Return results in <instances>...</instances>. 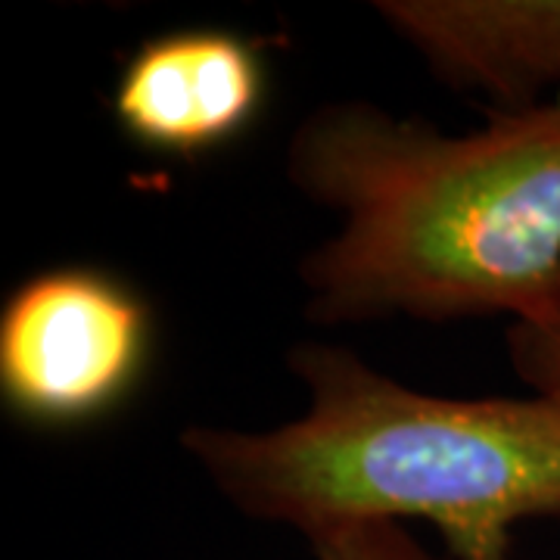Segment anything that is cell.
<instances>
[{"label": "cell", "mask_w": 560, "mask_h": 560, "mask_svg": "<svg viewBox=\"0 0 560 560\" xmlns=\"http://www.w3.org/2000/svg\"><path fill=\"white\" fill-rule=\"evenodd\" d=\"M283 175L337 215L300 261L312 324H533L560 308V97L460 135L324 103L293 128Z\"/></svg>", "instance_id": "obj_1"}, {"label": "cell", "mask_w": 560, "mask_h": 560, "mask_svg": "<svg viewBox=\"0 0 560 560\" xmlns=\"http://www.w3.org/2000/svg\"><path fill=\"white\" fill-rule=\"evenodd\" d=\"M300 418L268 430L197 423L180 448L243 517L305 539L342 523L420 521L458 560H511L514 526L560 514V401L448 399L352 349L287 352Z\"/></svg>", "instance_id": "obj_2"}, {"label": "cell", "mask_w": 560, "mask_h": 560, "mask_svg": "<svg viewBox=\"0 0 560 560\" xmlns=\"http://www.w3.org/2000/svg\"><path fill=\"white\" fill-rule=\"evenodd\" d=\"M150 355V312L106 271L66 265L22 280L0 308V393L35 423L116 408Z\"/></svg>", "instance_id": "obj_3"}, {"label": "cell", "mask_w": 560, "mask_h": 560, "mask_svg": "<svg viewBox=\"0 0 560 560\" xmlns=\"http://www.w3.org/2000/svg\"><path fill=\"white\" fill-rule=\"evenodd\" d=\"M265 94V60L253 40L219 28H180L131 54L113 91V116L140 147L200 156L246 131Z\"/></svg>", "instance_id": "obj_4"}, {"label": "cell", "mask_w": 560, "mask_h": 560, "mask_svg": "<svg viewBox=\"0 0 560 560\" xmlns=\"http://www.w3.org/2000/svg\"><path fill=\"white\" fill-rule=\"evenodd\" d=\"M374 10L433 79L495 113L560 91V0H377Z\"/></svg>", "instance_id": "obj_5"}, {"label": "cell", "mask_w": 560, "mask_h": 560, "mask_svg": "<svg viewBox=\"0 0 560 560\" xmlns=\"http://www.w3.org/2000/svg\"><path fill=\"white\" fill-rule=\"evenodd\" d=\"M315 560H436L401 523H342L308 536Z\"/></svg>", "instance_id": "obj_6"}, {"label": "cell", "mask_w": 560, "mask_h": 560, "mask_svg": "<svg viewBox=\"0 0 560 560\" xmlns=\"http://www.w3.org/2000/svg\"><path fill=\"white\" fill-rule=\"evenodd\" d=\"M508 361L533 396L560 401V308L533 324H511Z\"/></svg>", "instance_id": "obj_7"}]
</instances>
